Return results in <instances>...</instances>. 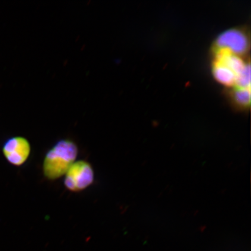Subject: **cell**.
<instances>
[{
    "mask_svg": "<svg viewBox=\"0 0 251 251\" xmlns=\"http://www.w3.org/2000/svg\"><path fill=\"white\" fill-rule=\"evenodd\" d=\"M78 147L74 141L62 139L47 152L43 160V175L47 179L55 180L65 176L76 161Z\"/></svg>",
    "mask_w": 251,
    "mask_h": 251,
    "instance_id": "cell-1",
    "label": "cell"
},
{
    "mask_svg": "<svg viewBox=\"0 0 251 251\" xmlns=\"http://www.w3.org/2000/svg\"><path fill=\"white\" fill-rule=\"evenodd\" d=\"M94 181V172L92 165L84 160L75 161L71 166L64 178V185L72 192L86 190Z\"/></svg>",
    "mask_w": 251,
    "mask_h": 251,
    "instance_id": "cell-2",
    "label": "cell"
},
{
    "mask_svg": "<svg viewBox=\"0 0 251 251\" xmlns=\"http://www.w3.org/2000/svg\"><path fill=\"white\" fill-rule=\"evenodd\" d=\"M215 50H226L234 54L241 55L247 52L250 41L247 33L240 28H231L220 34L216 38Z\"/></svg>",
    "mask_w": 251,
    "mask_h": 251,
    "instance_id": "cell-3",
    "label": "cell"
},
{
    "mask_svg": "<svg viewBox=\"0 0 251 251\" xmlns=\"http://www.w3.org/2000/svg\"><path fill=\"white\" fill-rule=\"evenodd\" d=\"M2 152L7 161L12 165L23 166L29 159L31 147L29 140L23 136H12L6 140L2 146Z\"/></svg>",
    "mask_w": 251,
    "mask_h": 251,
    "instance_id": "cell-4",
    "label": "cell"
},
{
    "mask_svg": "<svg viewBox=\"0 0 251 251\" xmlns=\"http://www.w3.org/2000/svg\"><path fill=\"white\" fill-rule=\"evenodd\" d=\"M212 72L213 76L220 83L229 87L234 86L237 75L226 66L214 61Z\"/></svg>",
    "mask_w": 251,
    "mask_h": 251,
    "instance_id": "cell-5",
    "label": "cell"
},
{
    "mask_svg": "<svg viewBox=\"0 0 251 251\" xmlns=\"http://www.w3.org/2000/svg\"><path fill=\"white\" fill-rule=\"evenodd\" d=\"M233 101L240 107H249L251 103V87H234L232 92Z\"/></svg>",
    "mask_w": 251,
    "mask_h": 251,
    "instance_id": "cell-6",
    "label": "cell"
},
{
    "mask_svg": "<svg viewBox=\"0 0 251 251\" xmlns=\"http://www.w3.org/2000/svg\"><path fill=\"white\" fill-rule=\"evenodd\" d=\"M234 87H251V65L247 62L242 71L237 75Z\"/></svg>",
    "mask_w": 251,
    "mask_h": 251,
    "instance_id": "cell-7",
    "label": "cell"
}]
</instances>
